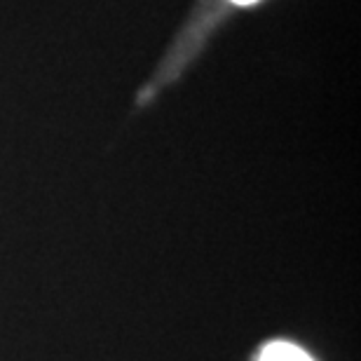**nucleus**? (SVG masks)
Masks as SVG:
<instances>
[{
    "label": "nucleus",
    "mask_w": 361,
    "mask_h": 361,
    "mask_svg": "<svg viewBox=\"0 0 361 361\" xmlns=\"http://www.w3.org/2000/svg\"><path fill=\"white\" fill-rule=\"evenodd\" d=\"M258 361H314V359L310 357L305 350H300L298 345L277 341V343L265 345L261 350V355H258Z\"/></svg>",
    "instance_id": "nucleus-1"
},
{
    "label": "nucleus",
    "mask_w": 361,
    "mask_h": 361,
    "mask_svg": "<svg viewBox=\"0 0 361 361\" xmlns=\"http://www.w3.org/2000/svg\"><path fill=\"white\" fill-rule=\"evenodd\" d=\"M233 3H237V5H251V3H256V0H233Z\"/></svg>",
    "instance_id": "nucleus-2"
}]
</instances>
